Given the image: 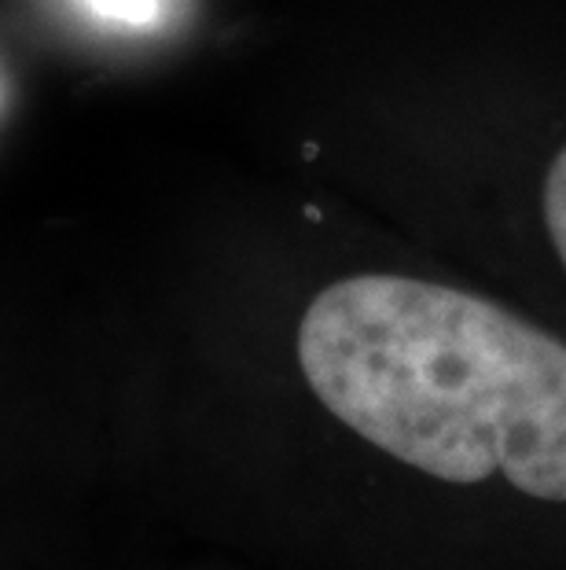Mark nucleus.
Here are the masks:
<instances>
[{
	"mask_svg": "<svg viewBox=\"0 0 566 570\" xmlns=\"http://www.w3.org/2000/svg\"><path fill=\"white\" fill-rule=\"evenodd\" d=\"M92 16L103 22H122V27H148L159 16L162 0H86Z\"/></svg>",
	"mask_w": 566,
	"mask_h": 570,
	"instance_id": "obj_3",
	"label": "nucleus"
},
{
	"mask_svg": "<svg viewBox=\"0 0 566 570\" xmlns=\"http://www.w3.org/2000/svg\"><path fill=\"white\" fill-rule=\"evenodd\" d=\"M540 217H545L548 244L556 250L559 265L566 269V144L552 155L545 169V185H540Z\"/></svg>",
	"mask_w": 566,
	"mask_h": 570,
	"instance_id": "obj_2",
	"label": "nucleus"
},
{
	"mask_svg": "<svg viewBox=\"0 0 566 570\" xmlns=\"http://www.w3.org/2000/svg\"><path fill=\"white\" fill-rule=\"evenodd\" d=\"M298 365L335 420L405 468L566 504V343L497 302L346 276L309 302Z\"/></svg>",
	"mask_w": 566,
	"mask_h": 570,
	"instance_id": "obj_1",
	"label": "nucleus"
}]
</instances>
